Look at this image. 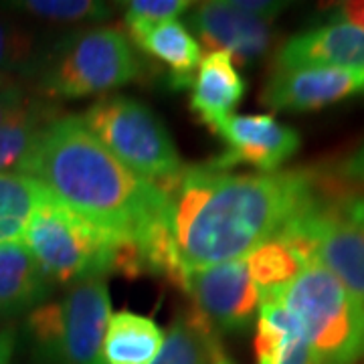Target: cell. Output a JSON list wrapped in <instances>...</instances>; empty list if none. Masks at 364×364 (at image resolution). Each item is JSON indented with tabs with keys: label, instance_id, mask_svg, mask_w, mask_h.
Returning a JSON list of instances; mask_svg holds the SVG:
<instances>
[{
	"label": "cell",
	"instance_id": "cell-1",
	"mask_svg": "<svg viewBox=\"0 0 364 364\" xmlns=\"http://www.w3.org/2000/svg\"><path fill=\"white\" fill-rule=\"evenodd\" d=\"M316 170L229 172L184 166L162 191L172 203L176 247L188 275L243 259L294 219L332 200Z\"/></svg>",
	"mask_w": 364,
	"mask_h": 364
},
{
	"label": "cell",
	"instance_id": "cell-2",
	"mask_svg": "<svg viewBox=\"0 0 364 364\" xmlns=\"http://www.w3.org/2000/svg\"><path fill=\"white\" fill-rule=\"evenodd\" d=\"M18 174L39 181L85 219L136 241L172 219L170 196L122 164L81 116L55 117Z\"/></svg>",
	"mask_w": 364,
	"mask_h": 364
},
{
	"label": "cell",
	"instance_id": "cell-3",
	"mask_svg": "<svg viewBox=\"0 0 364 364\" xmlns=\"http://www.w3.org/2000/svg\"><path fill=\"white\" fill-rule=\"evenodd\" d=\"M25 245L53 284L122 273L142 277L144 261L136 239L100 227L47 191L25 233Z\"/></svg>",
	"mask_w": 364,
	"mask_h": 364
},
{
	"label": "cell",
	"instance_id": "cell-4",
	"mask_svg": "<svg viewBox=\"0 0 364 364\" xmlns=\"http://www.w3.org/2000/svg\"><path fill=\"white\" fill-rule=\"evenodd\" d=\"M296 316L316 364H356L364 358V304L324 265L314 263L277 294ZM263 298V296H261Z\"/></svg>",
	"mask_w": 364,
	"mask_h": 364
},
{
	"label": "cell",
	"instance_id": "cell-5",
	"mask_svg": "<svg viewBox=\"0 0 364 364\" xmlns=\"http://www.w3.org/2000/svg\"><path fill=\"white\" fill-rule=\"evenodd\" d=\"M142 75L140 55L116 26H87L59 41L41 65V91L77 100L117 90Z\"/></svg>",
	"mask_w": 364,
	"mask_h": 364
},
{
	"label": "cell",
	"instance_id": "cell-6",
	"mask_svg": "<svg viewBox=\"0 0 364 364\" xmlns=\"http://www.w3.org/2000/svg\"><path fill=\"white\" fill-rule=\"evenodd\" d=\"M112 301L104 277L83 279L61 301H45L26 318L33 350L49 364H105Z\"/></svg>",
	"mask_w": 364,
	"mask_h": 364
},
{
	"label": "cell",
	"instance_id": "cell-7",
	"mask_svg": "<svg viewBox=\"0 0 364 364\" xmlns=\"http://www.w3.org/2000/svg\"><path fill=\"white\" fill-rule=\"evenodd\" d=\"M81 119L122 164L160 188L184 170L166 124L134 97H102L85 109Z\"/></svg>",
	"mask_w": 364,
	"mask_h": 364
},
{
	"label": "cell",
	"instance_id": "cell-8",
	"mask_svg": "<svg viewBox=\"0 0 364 364\" xmlns=\"http://www.w3.org/2000/svg\"><path fill=\"white\" fill-rule=\"evenodd\" d=\"M186 294L193 298V308L217 334L249 330L259 308V291L249 277L245 257L193 272Z\"/></svg>",
	"mask_w": 364,
	"mask_h": 364
},
{
	"label": "cell",
	"instance_id": "cell-9",
	"mask_svg": "<svg viewBox=\"0 0 364 364\" xmlns=\"http://www.w3.org/2000/svg\"><path fill=\"white\" fill-rule=\"evenodd\" d=\"M364 95V71L344 67L275 69L261 91V104L275 112H314Z\"/></svg>",
	"mask_w": 364,
	"mask_h": 364
},
{
	"label": "cell",
	"instance_id": "cell-10",
	"mask_svg": "<svg viewBox=\"0 0 364 364\" xmlns=\"http://www.w3.org/2000/svg\"><path fill=\"white\" fill-rule=\"evenodd\" d=\"M227 144V152L210 160L217 170L251 164L261 172H277L299 150V134L269 114L231 116L217 130Z\"/></svg>",
	"mask_w": 364,
	"mask_h": 364
},
{
	"label": "cell",
	"instance_id": "cell-11",
	"mask_svg": "<svg viewBox=\"0 0 364 364\" xmlns=\"http://www.w3.org/2000/svg\"><path fill=\"white\" fill-rule=\"evenodd\" d=\"M188 25L210 51H227L241 65H251L272 45V21L237 9L231 0L203 2L188 14Z\"/></svg>",
	"mask_w": 364,
	"mask_h": 364
},
{
	"label": "cell",
	"instance_id": "cell-12",
	"mask_svg": "<svg viewBox=\"0 0 364 364\" xmlns=\"http://www.w3.org/2000/svg\"><path fill=\"white\" fill-rule=\"evenodd\" d=\"M299 67H344L364 71V28L328 23L289 37L275 53V69Z\"/></svg>",
	"mask_w": 364,
	"mask_h": 364
},
{
	"label": "cell",
	"instance_id": "cell-13",
	"mask_svg": "<svg viewBox=\"0 0 364 364\" xmlns=\"http://www.w3.org/2000/svg\"><path fill=\"white\" fill-rule=\"evenodd\" d=\"M342 203L326 207L318 219V263L364 304V227L342 213Z\"/></svg>",
	"mask_w": 364,
	"mask_h": 364
},
{
	"label": "cell",
	"instance_id": "cell-14",
	"mask_svg": "<svg viewBox=\"0 0 364 364\" xmlns=\"http://www.w3.org/2000/svg\"><path fill=\"white\" fill-rule=\"evenodd\" d=\"M247 91V81L233 65L227 51L203 55L191 85V109L213 134L231 117Z\"/></svg>",
	"mask_w": 364,
	"mask_h": 364
},
{
	"label": "cell",
	"instance_id": "cell-15",
	"mask_svg": "<svg viewBox=\"0 0 364 364\" xmlns=\"http://www.w3.org/2000/svg\"><path fill=\"white\" fill-rule=\"evenodd\" d=\"M128 37L146 55L168 67L172 90H184L193 85L203 53L198 41L181 21L174 18L152 26L128 28Z\"/></svg>",
	"mask_w": 364,
	"mask_h": 364
},
{
	"label": "cell",
	"instance_id": "cell-16",
	"mask_svg": "<svg viewBox=\"0 0 364 364\" xmlns=\"http://www.w3.org/2000/svg\"><path fill=\"white\" fill-rule=\"evenodd\" d=\"M255 352L257 364H316L296 316L277 296L259 298Z\"/></svg>",
	"mask_w": 364,
	"mask_h": 364
},
{
	"label": "cell",
	"instance_id": "cell-17",
	"mask_svg": "<svg viewBox=\"0 0 364 364\" xmlns=\"http://www.w3.org/2000/svg\"><path fill=\"white\" fill-rule=\"evenodd\" d=\"M53 282L25 241L0 245V314H21L45 304Z\"/></svg>",
	"mask_w": 364,
	"mask_h": 364
},
{
	"label": "cell",
	"instance_id": "cell-18",
	"mask_svg": "<svg viewBox=\"0 0 364 364\" xmlns=\"http://www.w3.org/2000/svg\"><path fill=\"white\" fill-rule=\"evenodd\" d=\"M164 344L160 326L142 314L122 310L109 316L104 338L105 364H152Z\"/></svg>",
	"mask_w": 364,
	"mask_h": 364
},
{
	"label": "cell",
	"instance_id": "cell-19",
	"mask_svg": "<svg viewBox=\"0 0 364 364\" xmlns=\"http://www.w3.org/2000/svg\"><path fill=\"white\" fill-rule=\"evenodd\" d=\"M219 334L195 308L182 310L152 364H215L221 356Z\"/></svg>",
	"mask_w": 364,
	"mask_h": 364
},
{
	"label": "cell",
	"instance_id": "cell-20",
	"mask_svg": "<svg viewBox=\"0 0 364 364\" xmlns=\"http://www.w3.org/2000/svg\"><path fill=\"white\" fill-rule=\"evenodd\" d=\"M45 193L47 188L26 174H0V245L25 239L33 213Z\"/></svg>",
	"mask_w": 364,
	"mask_h": 364
},
{
	"label": "cell",
	"instance_id": "cell-21",
	"mask_svg": "<svg viewBox=\"0 0 364 364\" xmlns=\"http://www.w3.org/2000/svg\"><path fill=\"white\" fill-rule=\"evenodd\" d=\"M57 116L59 112L55 105L35 100L21 116L0 128V174L6 170H21L39 144L45 128Z\"/></svg>",
	"mask_w": 364,
	"mask_h": 364
},
{
	"label": "cell",
	"instance_id": "cell-22",
	"mask_svg": "<svg viewBox=\"0 0 364 364\" xmlns=\"http://www.w3.org/2000/svg\"><path fill=\"white\" fill-rule=\"evenodd\" d=\"M249 277L261 296L277 294L289 286L306 269L304 261L294 253L282 237H272L245 255Z\"/></svg>",
	"mask_w": 364,
	"mask_h": 364
},
{
	"label": "cell",
	"instance_id": "cell-23",
	"mask_svg": "<svg viewBox=\"0 0 364 364\" xmlns=\"http://www.w3.org/2000/svg\"><path fill=\"white\" fill-rule=\"evenodd\" d=\"M11 6L51 23H104L114 13L109 4L95 0H23Z\"/></svg>",
	"mask_w": 364,
	"mask_h": 364
},
{
	"label": "cell",
	"instance_id": "cell-24",
	"mask_svg": "<svg viewBox=\"0 0 364 364\" xmlns=\"http://www.w3.org/2000/svg\"><path fill=\"white\" fill-rule=\"evenodd\" d=\"M124 23L128 28L152 26L164 21H174L191 9L186 0H132L124 4Z\"/></svg>",
	"mask_w": 364,
	"mask_h": 364
},
{
	"label": "cell",
	"instance_id": "cell-25",
	"mask_svg": "<svg viewBox=\"0 0 364 364\" xmlns=\"http://www.w3.org/2000/svg\"><path fill=\"white\" fill-rule=\"evenodd\" d=\"M33 37L18 26L0 21V75L33 65Z\"/></svg>",
	"mask_w": 364,
	"mask_h": 364
},
{
	"label": "cell",
	"instance_id": "cell-26",
	"mask_svg": "<svg viewBox=\"0 0 364 364\" xmlns=\"http://www.w3.org/2000/svg\"><path fill=\"white\" fill-rule=\"evenodd\" d=\"M35 100H31L25 91L16 85L0 87V128L11 124L14 117H18Z\"/></svg>",
	"mask_w": 364,
	"mask_h": 364
},
{
	"label": "cell",
	"instance_id": "cell-27",
	"mask_svg": "<svg viewBox=\"0 0 364 364\" xmlns=\"http://www.w3.org/2000/svg\"><path fill=\"white\" fill-rule=\"evenodd\" d=\"M336 174L350 184L364 186V142L352 152L350 156H346L340 162Z\"/></svg>",
	"mask_w": 364,
	"mask_h": 364
},
{
	"label": "cell",
	"instance_id": "cell-28",
	"mask_svg": "<svg viewBox=\"0 0 364 364\" xmlns=\"http://www.w3.org/2000/svg\"><path fill=\"white\" fill-rule=\"evenodd\" d=\"M231 2L237 9L267 21H272L273 16H277L287 6L286 2H272V0H231Z\"/></svg>",
	"mask_w": 364,
	"mask_h": 364
},
{
	"label": "cell",
	"instance_id": "cell-29",
	"mask_svg": "<svg viewBox=\"0 0 364 364\" xmlns=\"http://www.w3.org/2000/svg\"><path fill=\"white\" fill-rule=\"evenodd\" d=\"M332 23H344V25L364 28V2H346V4H340Z\"/></svg>",
	"mask_w": 364,
	"mask_h": 364
},
{
	"label": "cell",
	"instance_id": "cell-30",
	"mask_svg": "<svg viewBox=\"0 0 364 364\" xmlns=\"http://www.w3.org/2000/svg\"><path fill=\"white\" fill-rule=\"evenodd\" d=\"M18 344V332L14 326H6L0 330V364H13L14 350Z\"/></svg>",
	"mask_w": 364,
	"mask_h": 364
},
{
	"label": "cell",
	"instance_id": "cell-31",
	"mask_svg": "<svg viewBox=\"0 0 364 364\" xmlns=\"http://www.w3.org/2000/svg\"><path fill=\"white\" fill-rule=\"evenodd\" d=\"M342 213H344L352 223L364 227V196H358V198H346V200L342 203Z\"/></svg>",
	"mask_w": 364,
	"mask_h": 364
},
{
	"label": "cell",
	"instance_id": "cell-32",
	"mask_svg": "<svg viewBox=\"0 0 364 364\" xmlns=\"http://www.w3.org/2000/svg\"><path fill=\"white\" fill-rule=\"evenodd\" d=\"M215 364H233V363H231V360H229V358H227L225 354H221V356L217 358V363H215Z\"/></svg>",
	"mask_w": 364,
	"mask_h": 364
},
{
	"label": "cell",
	"instance_id": "cell-33",
	"mask_svg": "<svg viewBox=\"0 0 364 364\" xmlns=\"http://www.w3.org/2000/svg\"><path fill=\"white\" fill-rule=\"evenodd\" d=\"M4 85H9V83H6V79L0 75V87H4Z\"/></svg>",
	"mask_w": 364,
	"mask_h": 364
}]
</instances>
